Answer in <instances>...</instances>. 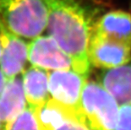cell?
Returning <instances> with one entry per match:
<instances>
[{
    "label": "cell",
    "mask_w": 131,
    "mask_h": 130,
    "mask_svg": "<svg viewBox=\"0 0 131 130\" xmlns=\"http://www.w3.org/2000/svg\"><path fill=\"white\" fill-rule=\"evenodd\" d=\"M48 35L73 61V69L88 77V44L94 22L91 8L81 0H48Z\"/></svg>",
    "instance_id": "cell-1"
},
{
    "label": "cell",
    "mask_w": 131,
    "mask_h": 130,
    "mask_svg": "<svg viewBox=\"0 0 131 130\" xmlns=\"http://www.w3.org/2000/svg\"><path fill=\"white\" fill-rule=\"evenodd\" d=\"M48 14V0H0V26L26 40L42 34Z\"/></svg>",
    "instance_id": "cell-2"
},
{
    "label": "cell",
    "mask_w": 131,
    "mask_h": 130,
    "mask_svg": "<svg viewBox=\"0 0 131 130\" xmlns=\"http://www.w3.org/2000/svg\"><path fill=\"white\" fill-rule=\"evenodd\" d=\"M119 105L98 81L86 80L80 101V111L92 130H115Z\"/></svg>",
    "instance_id": "cell-3"
},
{
    "label": "cell",
    "mask_w": 131,
    "mask_h": 130,
    "mask_svg": "<svg viewBox=\"0 0 131 130\" xmlns=\"http://www.w3.org/2000/svg\"><path fill=\"white\" fill-rule=\"evenodd\" d=\"M39 130H92L80 111H76L51 98L33 109Z\"/></svg>",
    "instance_id": "cell-4"
},
{
    "label": "cell",
    "mask_w": 131,
    "mask_h": 130,
    "mask_svg": "<svg viewBox=\"0 0 131 130\" xmlns=\"http://www.w3.org/2000/svg\"><path fill=\"white\" fill-rule=\"evenodd\" d=\"M28 62L32 66L47 71L73 69L71 57L49 35H41L30 41Z\"/></svg>",
    "instance_id": "cell-5"
},
{
    "label": "cell",
    "mask_w": 131,
    "mask_h": 130,
    "mask_svg": "<svg viewBox=\"0 0 131 130\" xmlns=\"http://www.w3.org/2000/svg\"><path fill=\"white\" fill-rule=\"evenodd\" d=\"M87 77L73 69L48 71L51 97L67 107L80 111L81 95Z\"/></svg>",
    "instance_id": "cell-6"
},
{
    "label": "cell",
    "mask_w": 131,
    "mask_h": 130,
    "mask_svg": "<svg viewBox=\"0 0 131 130\" xmlns=\"http://www.w3.org/2000/svg\"><path fill=\"white\" fill-rule=\"evenodd\" d=\"M88 58L95 68L109 69L131 59V45L91 35L88 44Z\"/></svg>",
    "instance_id": "cell-7"
},
{
    "label": "cell",
    "mask_w": 131,
    "mask_h": 130,
    "mask_svg": "<svg viewBox=\"0 0 131 130\" xmlns=\"http://www.w3.org/2000/svg\"><path fill=\"white\" fill-rule=\"evenodd\" d=\"M2 46L0 68L8 80L23 73L28 62V43L26 39L9 32L0 26Z\"/></svg>",
    "instance_id": "cell-8"
},
{
    "label": "cell",
    "mask_w": 131,
    "mask_h": 130,
    "mask_svg": "<svg viewBox=\"0 0 131 130\" xmlns=\"http://www.w3.org/2000/svg\"><path fill=\"white\" fill-rule=\"evenodd\" d=\"M91 35L131 45V14L122 9L108 11L94 22Z\"/></svg>",
    "instance_id": "cell-9"
},
{
    "label": "cell",
    "mask_w": 131,
    "mask_h": 130,
    "mask_svg": "<svg viewBox=\"0 0 131 130\" xmlns=\"http://www.w3.org/2000/svg\"><path fill=\"white\" fill-rule=\"evenodd\" d=\"M97 81L111 94L119 107L131 105V59L116 68L102 69Z\"/></svg>",
    "instance_id": "cell-10"
},
{
    "label": "cell",
    "mask_w": 131,
    "mask_h": 130,
    "mask_svg": "<svg viewBox=\"0 0 131 130\" xmlns=\"http://www.w3.org/2000/svg\"><path fill=\"white\" fill-rule=\"evenodd\" d=\"M22 81L27 104L31 109L42 106L52 98L48 85V71L31 65L23 71Z\"/></svg>",
    "instance_id": "cell-11"
},
{
    "label": "cell",
    "mask_w": 131,
    "mask_h": 130,
    "mask_svg": "<svg viewBox=\"0 0 131 130\" xmlns=\"http://www.w3.org/2000/svg\"><path fill=\"white\" fill-rule=\"evenodd\" d=\"M28 107L25 95L22 75L8 80L0 96V121L4 127Z\"/></svg>",
    "instance_id": "cell-12"
},
{
    "label": "cell",
    "mask_w": 131,
    "mask_h": 130,
    "mask_svg": "<svg viewBox=\"0 0 131 130\" xmlns=\"http://www.w3.org/2000/svg\"><path fill=\"white\" fill-rule=\"evenodd\" d=\"M3 130H39L34 111L27 107L17 117L9 122Z\"/></svg>",
    "instance_id": "cell-13"
},
{
    "label": "cell",
    "mask_w": 131,
    "mask_h": 130,
    "mask_svg": "<svg viewBox=\"0 0 131 130\" xmlns=\"http://www.w3.org/2000/svg\"><path fill=\"white\" fill-rule=\"evenodd\" d=\"M115 130H131V105L120 107Z\"/></svg>",
    "instance_id": "cell-14"
},
{
    "label": "cell",
    "mask_w": 131,
    "mask_h": 130,
    "mask_svg": "<svg viewBox=\"0 0 131 130\" xmlns=\"http://www.w3.org/2000/svg\"><path fill=\"white\" fill-rule=\"evenodd\" d=\"M7 82H8L7 78L5 77L4 74L3 73V71L1 70V68H0V96H1V94L3 93V91H4L5 86H6Z\"/></svg>",
    "instance_id": "cell-15"
},
{
    "label": "cell",
    "mask_w": 131,
    "mask_h": 130,
    "mask_svg": "<svg viewBox=\"0 0 131 130\" xmlns=\"http://www.w3.org/2000/svg\"><path fill=\"white\" fill-rule=\"evenodd\" d=\"M1 54H2V46H1V42H0V60H1Z\"/></svg>",
    "instance_id": "cell-16"
},
{
    "label": "cell",
    "mask_w": 131,
    "mask_h": 130,
    "mask_svg": "<svg viewBox=\"0 0 131 130\" xmlns=\"http://www.w3.org/2000/svg\"><path fill=\"white\" fill-rule=\"evenodd\" d=\"M0 130H3V127H2V124H1V121H0Z\"/></svg>",
    "instance_id": "cell-17"
}]
</instances>
